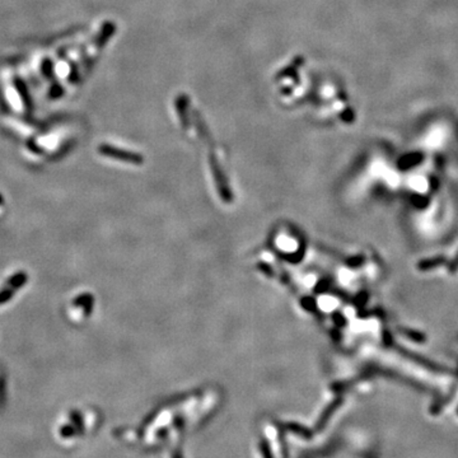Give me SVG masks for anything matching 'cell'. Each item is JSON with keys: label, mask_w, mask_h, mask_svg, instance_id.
Wrapping results in <instances>:
<instances>
[{"label": "cell", "mask_w": 458, "mask_h": 458, "mask_svg": "<svg viewBox=\"0 0 458 458\" xmlns=\"http://www.w3.org/2000/svg\"><path fill=\"white\" fill-rule=\"evenodd\" d=\"M74 433H75L74 428L68 427V425H66V427H64L61 430H60V434H61L64 438H69V436H72Z\"/></svg>", "instance_id": "1"}, {"label": "cell", "mask_w": 458, "mask_h": 458, "mask_svg": "<svg viewBox=\"0 0 458 458\" xmlns=\"http://www.w3.org/2000/svg\"><path fill=\"white\" fill-rule=\"evenodd\" d=\"M262 452H264V456H265L266 458H271L270 452H269V447L266 443H262Z\"/></svg>", "instance_id": "2"}]
</instances>
